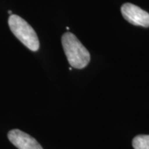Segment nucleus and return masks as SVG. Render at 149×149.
<instances>
[{"label": "nucleus", "mask_w": 149, "mask_h": 149, "mask_svg": "<svg viewBox=\"0 0 149 149\" xmlns=\"http://www.w3.org/2000/svg\"><path fill=\"white\" fill-rule=\"evenodd\" d=\"M65 54L71 67L83 69L91 61V54L71 32H65L61 37Z\"/></svg>", "instance_id": "nucleus-1"}, {"label": "nucleus", "mask_w": 149, "mask_h": 149, "mask_svg": "<svg viewBox=\"0 0 149 149\" xmlns=\"http://www.w3.org/2000/svg\"><path fill=\"white\" fill-rule=\"evenodd\" d=\"M8 25L14 36L25 47L32 52H37L40 43L35 30L21 17L12 14L8 18Z\"/></svg>", "instance_id": "nucleus-2"}, {"label": "nucleus", "mask_w": 149, "mask_h": 149, "mask_svg": "<svg viewBox=\"0 0 149 149\" xmlns=\"http://www.w3.org/2000/svg\"><path fill=\"white\" fill-rule=\"evenodd\" d=\"M123 17L135 26L149 27V13L141 8L130 3H126L121 7Z\"/></svg>", "instance_id": "nucleus-3"}, {"label": "nucleus", "mask_w": 149, "mask_h": 149, "mask_svg": "<svg viewBox=\"0 0 149 149\" xmlns=\"http://www.w3.org/2000/svg\"><path fill=\"white\" fill-rule=\"evenodd\" d=\"M8 139L18 149H43L34 138L19 129H13L8 134Z\"/></svg>", "instance_id": "nucleus-4"}, {"label": "nucleus", "mask_w": 149, "mask_h": 149, "mask_svg": "<svg viewBox=\"0 0 149 149\" xmlns=\"http://www.w3.org/2000/svg\"><path fill=\"white\" fill-rule=\"evenodd\" d=\"M134 149H149V135H138L133 139Z\"/></svg>", "instance_id": "nucleus-5"}, {"label": "nucleus", "mask_w": 149, "mask_h": 149, "mask_svg": "<svg viewBox=\"0 0 149 149\" xmlns=\"http://www.w3.org/2000/svg\"><path fill=\"white\" fill-rule=\"evenodd\" d=\"M8 13H9L10 15H12V12H11V11H8Z\"/></svg>", "instance_id": "nucleus-6"}]
</instances>
